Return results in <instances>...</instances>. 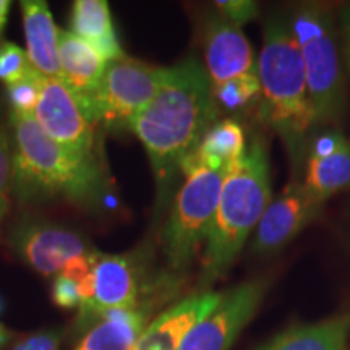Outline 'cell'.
I'll use <instances>...</instances> for the list:
<instances>
[{"mask_svg": "<svg viewBox=\"0 0 350 350\" xmlns=\"http://www.w3.org/2000/svg\"><path fill=\"white\" fill-rule=\"evenodd\" d=\"M59 64L62 80L81 98L88 99L98 88L107 60L94 47L72 31H59Z\"/></svg>", "mask_w": 350, "mask_h": 350, "instance_id": "obj_17", "label": "cell"}, {"mask_svg": "<svg viewBox=\"0 0 350 350\" xmlns=\"http://www.w3.org/2000/svg\"><path fill=\"white\" fill-rule=\"evenodd\" d=\"M214 5L217 8L219 16L239 28L255 20L258 15V3L253 0H219Z\"/></svg>", "mask_w": 350, "mask_h": 350, "instance_id": "obj_26", "label": "cell"}, {"mask_svg": "<svg viewBox=\"0 0 350 350\" xmlns=\"http://www.w3.org/2000/svg\"><path fill=\"white\" fill-rule=\"evenodd\" d=\"M204 55L211 88L256 72L252 44L242 28L222 16H213L204 29Z\"/></svg>", "mask_w": 350, "mask_h": 350, "instance_id": "obj_14", "label": "cell"}, {"mask_svg": "<svg viewBox=\"0 0 350 350\" xmlns=\"http://www.w3.org/2000/svg\"><path fill=\"white\" fill-rule=\"evenodd\" d=\"M340 28H342V36H344V51H345V60L350 68V3H347L342 8L340 13Z\"/></svg>", "mask_w": 350, "mask_h": 350, "instance_id": "obj_29", "label": "cell"}, {"mask_svg": "<svg viewBox=\"0 0 350 350\" xmlns=\"http://www.w3.org/2000/svg\"><path fill=\"white\" fill-rule=\"evenodd\" d=\"M217 111L208 73L196 60L167 68L159 91L130 129L150 156L159 188L196 151L217 122Z\"/></svg>", "mask_w": 350, "mask_h": 350, "instance_id": "obj_1", "label": "cell"}, {"mask_svg": "<svg viewBox=\"0 0 350 350\" xmlns=\"http://www.w3.org/2000/svg\"><path fill=\"white\" fill-rule=\"evenodd\" d=\"M143 282L138 265L130 255L98 253L94 266V295L80 306L85 325L99 319L109 310L142 308Z\"/></svg>", "mask_w": 350, "mask_h": 350, "instance_id": "obj_12", "label": "cell"}, {"mask_svg": "<svg viewBox=\"0 0 350 350\" xmlns=\"http://www.w3.org/2000/svg\"><path fill=\"white\" fill-rule=\"evenodd\" d=\"M28 54L13 42L0 44V81L3 85H13L31 72Z\"/></svg>", "mask_w": 350, "mask_h": 350, "instance_id": "obj_24", "label": "cell"}, {"mask_svg": "<svg viewBox=\"0 0 350 350\" xmlns=\"http://www.w3.org/2000/svg\"><path fill=\"white\" fill-rule=\"evenodd\" d=\"M221 297L222 292H203L180 300L152 319L130 350H180L190 331L216 308Z\"/></svg>", "mask_w": 350, "mask_h": 350, "instance_id": "obj_15", "label": "cell"}, {"mask_svg": "<svg viewBox=\"0 0 350 350\" xmlns=\"http://www.w3.org/2000/svg\"><path fill=\"white\" fill-rule=\"evenodd\" d=\"M60 334L54 331L39 332L26 338L23 342H20L13 350H59Z\"/></svg>", "mask_w": 350, "mask_h": 350, "instance_id": "obj_28", "label": "cell"}, {"mask_svg": "<svg viewBox=\"0 0 350 350\" xmlns=\"http://www.w3.org/2000/svg\"><path fill=\"white\" fill-rule=\"evenodd\" d=\"M304 185L326 203L332 195L350 188V139L327 130L308 143Z\"/></svg>", "mask_w": 350, "mask_h": 350, "instance_id": "obj_13", "label": "cell"}, {"mask_svg": "<svg viewBox=\"0 0 350 350\" xmlns=\"http://www.w3.org/2000/svg\"><path fill=\"white\" fill-rule=\"evenodd\" d=\"M34 120L55 143L75 154L96 157V122L90 103L68 88L62 78H44Z\"/></svg>", "mask_w": 350, "mask_h": 350, "instance_id": "obj_8", "label": "cell"}, {"mask_svg": "<svg viewBox=\"0 0 350 350\" xmlns=\"http://www.w3.org/2000/svg\"><path fill=\"white\" fill-rule=\"evenodd\" d=\"M247 151L243 129L235 120L216 122L206 131L196 151L182 164V172L196 167L224 170L237 163Z\"/></svg>", "mask_w": 350, "mask_h": 350, "instance_id": "obj_19", "label": "cell"}, {"mask_svg": "<svg viewBox=\"0 0 350 350\" xmlns=\"http://www.w3.org/2000/svg\"><path fill=\"white\" fill-rule=\"evenodd\" d=\"M70 26L77 38L94 47L107 62L126 57L116 34L106 0H77L72 8Z\"/></svg>", "mask_w": 350, "mask_h": 350, "instance_id": "obj_18", "label": "cell"}, {"mask_svg": "<svg viewBox=\"0 0 350 350\" xmlns=\"http://www.w3.org/2000/svg\"><path fill=\"white\" fill-rule=\"evenodd\" d=\"M13 133V193L23 203L65 200L98 206L107 182L98 159H91L51 139L33 116H10Z\"/></svg>", "mask_w": 350, "mask_h": 350, "instance_id": "obj_2", "label": "cell"}, {"mask_svg": "<svg viewBox=\"0 0 350 350\" xmlns=\"http://www.w3.org/2000/svg\"><path fill=\"white\" fill-rule=\"evenodd\" d=\"M291 26L300 47L317 126L336 124L345 109V85L329 13L317 5L301 7Z\"/></svg>", "mask_w": 350, "mask_h": 350, "instance_id": "obj_5", "label": "cell"}, {"mask_svg": "<svg viewBox=\"0 0 350 350\" xmlns=\"http://www.w3.org/2000/svg\"><path fill=\"white\" fill-rule=\"evenodd\" d=\"M7 340H8V331L2 325H0V347H2Z\"/></svg>", "mask_w": 350, "mask_h": 350, "instance_id": "obj_31", "label": "cell"}, {"mask_svg": "<svg viewBox=\"0 0 350 350\" xmlns=\"http://www.w3.org/2000/svg\"><path fill=\"white\" fill-rule=\"evenodd\" d=\"M10 245L29 268L46 278L60 274L72 258L93 253L78 232L46 221L21 222L12 232Z\"/></svg>", "mask_w": 350, "mask_h": 350, "instance_id": "obj_10", "label": "cell"}, {"mask_svg": "<svg viewBox=\"0 0 350 350\" xmlns=\"http://www.w3.org/2000/svg\"><path fill=\"white\" fill-rule=\"evenodd\" d=\"M52 300L60 308H77L80 306L78 286L62 274H57L52 282Z\"/></svg>", "mask_w": 350, "mask_h": 350, "instance_id": "obj_27", "label": "cell"}, {"mask_svg": "<svg viewBox=\"0 0 350 350\" xmlns=\"http://www.w3.org/2000/svg\"><path fill=\"white\" fill-rule=\"evenodd\" d=\"M23 13L26 54L29 64L46 78H62L59 64V31L44 0L20 2Z\"/></svg>", "mask_w": 350, "mask_h": 350, "instance_id": "obj_16", "label": "cell"}, {"mask_svg": "<svg viewBox=\"0 0 350 350\" xmlns=\"http://www.w3.org/2000/svg\"><path fill=\"white\" fill-rule=\"evenodd\" d=\"M266 291L265 281H250L222 292L216 308L190 331L180 350H229L260 310Z\"/></svg>", "mask_w": 350, "mask_h": 350, "instance_id": "obj_9", "label": "cell"}, {"mask_svg": "<svg viewBox=\"0 0 350 350\" xmlns=\"http://www.w3.org/2000/svg\"><path fill=\"white\" fill-rule=\"evenodd\" d=\"M13 191V150L7 135L0 130V229L7 216Z\"/></svg>", "mask_w": 350, "mask_h": 350, "instance_id": "obj_25", "label": "cell"}, {"mask_svg": "<svg viewBox=\"0 0 350 350\" xmlns=\"http://www.w3.org/2000/svg\"><path fill=\"white\" fill-rule=\"evenodd\" d=\"M260 90L258 73L253 72L227 81L217 88H213V98L216 100L217 109L240 111V109L247 107L253 99L260 96Z\"/></svg>", "mask_w": 350, "mask_h": 350, "instance_id": "obj_22", "label": "cell"}, {"mask_svg": "<svg viewBox=\"0 0 350 350\" xmlns=\"http://www.w3.org/2000/svg\"><path fill=\"white\" fill-rule=\"evenodd\" d=\"M44 78L36 70H31L20 81L7 86V98L10 103L12 113L16 116H33L42 94Z\"/></svg>", "mask_w": 350, "mask_h": 350, "instance_id": "obj_23", "label": "cell"}, {"mask_svg": "<svg viewBox=\"0 0 350 350\" xmlns=\"http://www.w3.org/2000/svg\"><path fill=\"white\" fill-rule=\"evenodd\" d=\"M271 200L268 152L265 143L255 138L226 172L201 258L204 282L216 281L232 268Z\"/></svg>", "mask_w": 350, "mask_h": 350, "instance_id": "obj_4", "label": "cell"}, {"mask_svg": "<svg viewBox=\"0 0 350 350\" xmlns=\"http://www.w3.org/2000/svg\"><path fill=\"white\" fill-rule=\"evenodd\" d=\"M8 10H10V2L8 0H0V31H2L3 25L7 23Z\"/></svg>", "mask_w": 350, "mask_h": 350, "instance_id": "obj_30", "label": "cell"}, {"mask_svg": "<svg viewBox=\"0 0 350 350\" xmlns=\"http://www.w3.org/2000/svg\"><path fill=\"white\" fill-rule=\"evenodd\" d=\"M0 310H2V301H0Z\"/></svg>", "mask_w": 350, "mask_h": 350, "instance_id": "obj_32", "label": "cell"}, {"mask_svg": "<svg viewBox=\"0 0 350 350\" xmlns=\"http://www.w3.org/2000/svg\"><path fill=\"white\" fill-rule=\"evenodd\" d=\"M165 75L167 68L131 57L107 62L98 88L86 99L98 125L109 130L131 129L159 91Z\"/></svg>", "mask_w": 350, "mask_h": 350, "instance_id": "obj_7", "label": "cell"}, {"mask_svg": "<svg viewBox=\"0 0 350 350\" xmlns=\"http://www.w3.org/2000/svg\"><path fill=\"white\" fill-rule=\"evenodd\" d=\"M224 177V170L206 167L185 172L163 237L165 258L174 269L188 268L206 243Z\"/></svg>", "mask_w": 350, "mask_h": 350, "instance_id": "obj_6", "label": "cell"}, {"mask_svg": "<svg viewBox=\"0 0 350 350\" xmlns=\"http://www.w3.org/2000/svg\"><path fill=\"white\" fill-rule=\"evenodd\" d=\"M150 310H109L83 338L77 350H130L148 326Z\"/></svg>", "mask_w": 350, "mask_h": 350, "instance_id": "obj_21", "label": "cell"}, {"mask_svg": "<svg viewBox=\"0 0 350 350\" xmlns=\"http://www.w3.org/2000/svg\"><path fill=\"white\" fill-rule=\"evenodd\" d=\"M261 119L282 138L294 161L304 159L310 133L317 120L306 88L300 47L286 21L271 18L266 23L260 59Z\"/></svg>", "mask_w": 350, "mask_h": 350, "instance_id": "obj_3", "label": "cell"}, {"mask_svg": "<svg viewBox=\"0 0 350 350\" xmlns=\"http://www.w3.org/2000/svg\"><path fill=\"white\" fill-rule=\"evenodd\" d=\"M325 201L301 182H292L271 200L255 230L253 252L273 255L292 242L321 213Z\"/></svg>", "mask_w": 350, "mask_h": 350, "instance_id": "obj_11", "label": "cell"}, {"mask_svg": "<svg viewBox=\"0 0 350 350\" xmlns=\"http://www.w3.org/2000/svg\"><path fill=\"white\" fill-rule=\"evenodd\" d=\"M350 314H340L282 331L256 350H347Z\"/></svg>", "mask_w": 350, "mask_h": 350, "instance_id": "obj_20", "label": "cell"}]
</instances>
